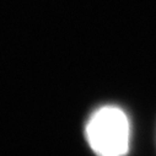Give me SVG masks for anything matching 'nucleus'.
Wrapping results in <instances>:
<instances>
[{"instance_id": "f257e3e1", "label": "nucleus", "mask_w": 156, "mask_h": 156, "mask_svg": "<svg viewBox=\"0 0 156 156\" xmlns=\"http://www.w3.org/2000/svg\"><path fill=\"white\" fill-rule=\"evenodd\" d=\"M86 138L97 156H124L130 138L126 113L114 106L98 108L87 122Z\"/></svg>"}]
</instances>
